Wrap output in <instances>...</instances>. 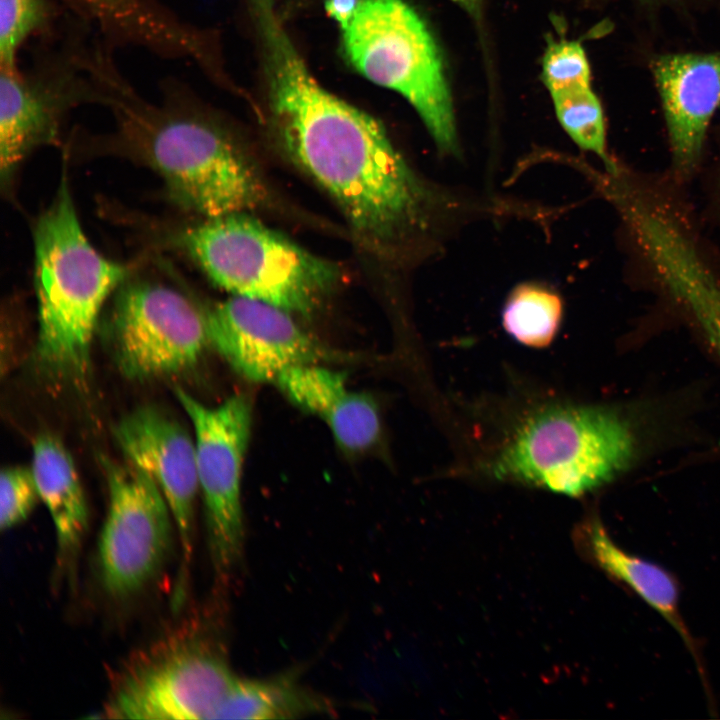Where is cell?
Instances as JSON below:
<instances>
[{
  "label": "cell",
  "instance_id": "23",
  "mask_svg": "<svg viewBox=\"0 0 720 720\" xmlns=\"http://www.w3.org/2000/svg\"><path fill=\"white\" fill-rule=\"evenodd\" d=\"M551 96L591 87V71L582 46L575 41L551 42L542 69Z\"/></svg>",
  "mask_w": 720,
  "mask_h": 720
},
{
  "label": "cell",
  "instance_id": "19",
  "mask_svg": "<svg viewBox=\"0 0 720 720\" xmlns=\"http://www.w3.org/2000/svg\"><path fill=\"white\" fill-rule=\"evenodd\" d=\"M334 711L325 696L294 676L265 679L238 677L214 719H294Z\"/></svg>",
  "mask_w": 720,
  "mask_h": 720
},
{
  "label": "cell",
  "instance_id": "27",
  "mask_svg": "<svg viewBox=\"0 0 720 720\" xmlns=\"http://www.w3.org/2000/svg\"><path fill=\"white\" fill-rule=\"evenodd\" d=\"M718 188L720 192V164H719V171H718Z\"/></svg>",
  "mask_w": 720,
  "mask_h": 720
},
{
  "label": "cell",
  "instance_id": "5",
  "mask_svg": "<svg viewBox=\"0 0 720 720\" xmlns=\"http://www.w3.org/2000/svg\"><path fill=\"white\" fill-rule=\"evenodd\" d=\"M634 443L629 423L613 409L553 405L522 422L490 462L489 472L577 497L625 470Z\"/></svg>",
  "mask_w": 720,
  "mask_h": 720
},
{
  "label": "cell",
  "instance_id": "8",
  "mask_svg": "<svg viewBox=\"0 0 720 720\" xmlns=\"http://www.w3.org/2000/svg\"><path fill=\"white\" fill-rule=\"evenodd\" d=\"M237 679L216 641L199 633L179 632L149 647L125 666L102 716L214 719Z\"/></svg>",
  "mask_w": 720,
  "mask_h": 720
},
{
  "label": "cell",
  "instance_id": "6",
  "mask_svg": "<svg viewBox=\"0 0 720 720\" xmlns=\"http://www.w3.org/2000/svg\"><path fill=\"white\" fill-rule=\"evenodd\" d=\"M179 241L218 287L292 314L309 313L338 278L334 264L246 212L204 218Z\"/></svg>",
  "mask_w": 720,
  "mask_h": 720
},
{
  "label": "cell",
  "instance_id": "4",
  "mask_svg": "<svg viewBox=\"0 0 720 720\" xmlns=\"http://www.w3.org/2000/svg\"><path fill=\"white\" fill-rule=\"evenodd\" d=\"M24 69L0 70V171L9 182L35 148L57 138L68 113L109 106L117 66L110 47L86 19L70 12L43 36Z\"/></svg>",
  "mask_w": 720,
  "mask_h": 720
},
{
  "label": "cell",
  "instance_id": "18",
  "mask_svg": "<svg viewBox=\"0 0 720 720\" xmlns=\"http://www.w3.org/2000/svg\"><path fill=\"white\" fill-rule=\"evenodd\" d=\"M653 272L720 355V282L700 256L695 242L680 240L664 247L654 260Z\"/></svg>",
  "mask_w": 720,
  "mask_h": 720
},
{
  "label": "cell",
  "instance_id": "11",
  "mask_svg": "<svg viewBox=\"0 0 720 720\" xmlns=\"http://www.w3.org/2000/svg\"><path fill=\"white\" fill-rule=\"evenodd\" d=\"M108 332L117 367L134 380L191 369L209 344L205 313L177 290L149 282L121 290Z\"/></svg>",
  "mask_w": 720,
  "mask_h": 720
},
{
  "label": "cell",
  "instance_id": "24",
  "mask_svg": "<svg viewBox=\"0 0 720 720\" xmlns=\"http://www.w3.org/2000/svg\"><path fill=\"white\" fill-rule=\"evenodd\" d=\"M40 500L31 467L10 466L0 477V527L8 530L23 522Z\"/></svg>",
  "mask_w": 720,
  "mask_h": 720
},
{
  "label": "cell",
  "instance_id": "2",
  "mask_svg": "<svg viewBox=\"0 0 720 720\" xmlns=\"http://www.w3.org/2000/svg\"><path fill=\"white\" fill-rule=\"evenodd\" d=\"M161 94L150 102L118 77L108 107L119 145L157 172L177 205L203 218L258 207L265 189L255 167L192 90L169 78Z\"/></svg>",
  "mask_w": 720,
  "mask_h": 720
},
{
  "label": "cell",
  "instance_id": "17",
  "mask_svg": "<svg viewBox=\"0 0 720 720\" xmlns=\"http://www.w3.org/2000/svg\"><path fill=\"white\" fill-rule=\"evenodd\" d=\"M585 544L597 566L657 611L679 633L698 661L695 640L679 612V590L672 575L662 567L623 550L598 519L586 526Z\"/></svg>",
  "mask_w": 720,
  "mask_h": 720
},
{
  "label": "cell",
  "instance_id": "3",
  "mask_svg": "<svg viewBox=\"0 0 720 720\" xmlns=\"http://www.w3.org/2000/svg\"><path fill=\"white\" fill-rule=\"evenodd\" d=\"M33 235L36 358L49 373L79 379L89 368L101 309L126 277L127 268L103 257L90 243L64 177Z\"/></svg>",
  "mask_w": 720,
  "mask_h": 720
},
{
  "label": "cell",
  "instance_id": "26",
  "mask_svg": "<svg viewBox=\"0 0 720 720\" xmlns=\"http://www.w3.org/2000/svg\"><path fill=\"white\" fill-rule=\"evenodd\" d=\"M453 1L460 3L464 6H467V5L474 3L476 0H453Z\"/></svg>",
  "mask_w": 720,
  "mask_h": 720
},
{
  "label": "cell",
  "instance_id": "1",
  "mask_svg": "<svg viewBox=\"0 0 720 720\" xmlns=\"http://www.w3.org/2000/svg\"><path fill=\"white\" fill-rule=\"evenodd\" d=\"M267 40L273 118L289 156L369 247L434 241L456 208L451 194L418 176L375 118L324 89L280 33Z\"/></svg>",
  "mask_w": 720,
  "mask_h": 720
},
{
  "label": "cell",
  "instance_id": "14",
  "mask_svg": "<svg viewBox=\"0 0 720 720\" xmlns=\"http://www.w3.org/2000/svg\"><path fill=\"white\" fill-rule=\"evenodd\" d=\"M652 73L661 98L672 168L688 179L698 168L708 126L720 104V51L665 54Z\"/></svg>",
  "mask_w": 720,
  "mask_h": 720
},
{
  "label": "cell",
  "instance_id": "7",
  "mask_svg": "<svg viewBox=\"0 0 720 720\" xmlns=\"http://www.w3.org/2000/svg\"><path fill=\"white\" fill-rule=\"evenodd\" d=\"M340 28L352 66L404 97L440 152L457 155L454 108L442 57L420 15L403 0H359Z\"/></svg>",
  "mask_w": 720,
  "mask_h": 720
},
{
  "label": "cell",
  "instance_id": "9",
  "mask_svg": "<svg viewBox=\"0 0 720 720\" xmlns=\"http://www.w3.org/2000/svg\"><path fill=\"white\" fill-rule=\"evenodd\" d=\"M176 397L193 425L211 564L218 579L231 576L244 553L242 470L252 428L248 396L233 395L208 406L181 388Z\"/></svg>",
  "mask_w": 720,
  "mask_h": 720
},
{
  "label": "cell",
  "instance_id": "20",
  "mask_svg": "<svg viewBox=\"0 0 720 720\" xmlns=\"http://www.w3.org/2000/svg\"><path fill=\"white\" fill-rule=\"evenodd\" d=\"M563 316V302L552 288L538 282H524L512 289L503 310L505 331L517 342L544 348L557 335Z\"/></svg>",
  "mask_w": 720,
  "mask_h": 720
},
{
  "label": "cell",
  "instance_id": "22",
  "mask_svg": "<svg viewBox=\"0 0 720 720\" xmlns=\"http://www.w3.org/2000/svg\"><path fill=\"white\" fill-rule=\"evenodd\" d=\"M557 118L568 136L582 150L593 153L606 171L618 165L607 151L602 107L591 87L552 95Z\"/></svg>",
  "mask_w": 720,
  "mask_h": 720
},
{
  "label": "cell",
  "instance_id": "15",
  "mask_svg": "<svg viewBox=\"0 0 720 720\" xmlns=\"http://www.w3.org/2000/svg\"><path fill=\"white\" fill-rule=\"evenodd\" d=\"M275 383L298 408L320 418L343 449L361 452L377 442L378 407L370 395L350 390L342 372L307 364L285 371Z\"/></svg>",
  "mask_w": 720,
  "mask_h": 720
},
{
  "label": "cell",
  "instance_id": "13",
  "mask_svg": "<svg viewBox=\"0 0 720 720\" xmlns=\"http://www.w3.org/2000/svg\"><path fill=\"white\" fill-rule=\"evenodd\" d=\"M127 461L161 489L173 516L183 564L193 552L195 501L199 480L193 436L176 419L153 406L136 408L113 430Z\"/></svg>",
  "mask_w": 720,
  "mask_h": 720
},
{
  "label": "cell",
  "instance_id": "12",
  "mask_svg": "<svg viewBox=\"0 0 720 720\" xmlns=\"http://www.w3.org/2000/svg\"><path fill=\"white\" fill-rule=\"evenodd\" d=\"M204 313L209 344L250 382L275 383L293 367L320 364L334 356L296 323L292 313L269 303L231 296Z\"/></svg>",
  "mask_w": 720,
  "mask_h": 720
},
{
  "label": "cell",
  "instance_id": "21",
  "mask_svg": "<svg viewBox=\"0 0 720 720\" xmlns=\"http://www.w3.org/2000/svg\"><path fill=\"white\" fill-rule=\"evenodd\" d=\"M58 16L55 0H0V70H16L21 47L52 33Z\"/></svg>",
  "mask_w": 720,
  "mask_h": 720
},
{
  "label": "cell",
  "instance_id": "25",
  "mask_svg": "<svg viewBox=\"0 0 720 720\" xmlns=\"http://www.w3.org/2000/svg\"><path fill=\"white\" fill-rule=\"evenodd\" d=\"M358 1L359 0H326L325 8L328 15L341 25L350 18Z\"/></svg>",
  "mask_w": 720,
  "mask_h": 720
},
{
  "label": "cell",
  "instance_id": "16",
  "mask_svg": "<svg viewBox=\"0 0 720 720\" xmlns=\"http://www.w3.org/2000/svg\"><path fill=\"white\" fill-rule=\"evenodd\" d=\"M31 469L64 564L76 556L88 525L87 502L76 465L61 440L44 433L33 442Z\"/></svg>",
  "mask_w": 720,
  "mask_h": 720
},
{
  "label": "cell",
  "instance_id": "10",
  "mask_svg": "<svg viewBox=\"0 0 720 720\" xmlns=\"http://www.w3.org/2000/svg\"><path fill=\"white\" fill-rule=\"evenodd\" d=\"M108 510L98 543L101 580L114 597L136 594L162 569L172 544L170 507L157 483L130 462L101 458Z\"/></svg>",
  "mask_w": 720,
  "mask_h": 720
}]
</instances>
